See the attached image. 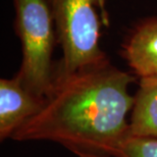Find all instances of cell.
<instances>
[{
  "instance_id": "6da1fadb",
  "label": "cell",
  "mask_w": 157,
  "mask_h": 157,
  "mask_svg": "<svg viewBox=\"0 0 157 157\" xmlns=\"http://www.w3.org/2000/svg\"><path fill=\"white\" fill-rule=\"evenodd\" d=\"M134 81L108 61L57 78L40 111L10 139L58 143L78 157H115L128 135Z\"/></svg>"
},
{
  "instance_id": "7a4b0ae2",
  "label": "cell",
  "mask_w": 157,
  "mask_h": 157,
  "mask_svg": "<svg viewBox=\"0 0 157 157\" xmlns=\"http://www.w3.org/2000/svg\"><path fill=\"white\" fill-rule=\"evenodd\" d=\"M54 18L62 59L54 81L108 60L99 45L104 0H48Z\"/></svg>"
},
{
  "instance_id": "3957f363",
  "label": "cell",
  "mask_w": 157,
  "mask_h": 157,
  "mask_svg": "<svg viewBox=\"0 0 157 157\" xmlns=\"http://www.w3.org/2000/svg\"><path fill=\"white\" fill-rule=\"evenodd\" d=\"M23 60L17 77L35 95L46 98L54 86L52 53L55 24L48 0H13Z\"/></svg>"
},
{
  "instance_id": "277c9868",
  "label": "cell",
  "mask_w": 157,
  "mask_h": 157,
  "mask_svg": "<svg viewBox=\"0 0 157 157\" xmlns=\"http://www.w3.org/2000/svg\"><path fill=\"white\" fill-rule=\"evenodd\" d=\"M45 98L28 90L17 76L0 80V139L10 138L42 108Z\"/></svg>"
},
{
  "instance_id": "5b68a950",
  "label": "cell",
  "mask_w": 157,
  "mask_h": 157,
  "mask_svg": "<svg viewBox=\"0 0 157 157\" xmlns=\"http://www.w3.org/2000/svg\"><path fill=\"white\" fill-rule=\"evenodd\" d=\"M124 57L140 78L157 77V21L138 28L124 47Z\"/></svg>"
},
{
  "instance_id": "8992f818",
  "label": "cell",
  "mask_w": 157,
  "mask_h": 157,
  "mask_svg": "<svg viewBox=\"0 0 157 157\" xmlns=\"http://www.w3.org/2000/svg\"><path fill=\"white\" fill-rule=\"evenodd\" d=\"M128 135L157 139V77L141 78L134 97Z\"/></svg>"
},
{
  "instance_id": "52a82bcc",
  "label": "cell",
  "mask_w": 157,
  "mask_h": 157,
  "mask_svg": "<svg viewBox=\"0 0 157 157\" xmlns=\"http://www.w3.org/2000/svg\"><path fill=\"white\" fill-rule=\"evenodd\" d=\"M115 157H157V139L128 135Z\"/></svg>"
}]
</instances>
